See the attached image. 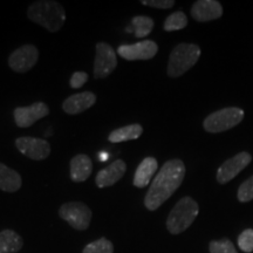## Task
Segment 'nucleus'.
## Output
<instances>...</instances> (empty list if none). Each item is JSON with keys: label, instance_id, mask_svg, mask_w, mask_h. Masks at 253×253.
<instances>
[{"label": "nucleus", "instance_id": "obj_3", "mask_svg": "<svg viewBox=\"0 0 253 253\" xmlns=\"http://www.w3.org/2000/svg\"><path fill=\"white\" fill-rule=\"evenodd\" d=\"M197 202L191 197H183L170 211L167 219V229L171 235H179L191 226L198 216Z\"/></svg>", "mask_w": 253, "mask_h": 253}, {"label": "nucleus", "instance_id": "obj_2", "mask_svg": "<svg viewBox=\"0 0 253 253\" xmlns=\"http://www.w3.org/2000/svg\"><path fill=\"white\" fill-rule=\"evenodd\" d=\"M27 17L52 33L61 30L66 21V12L61 4L54 0H38L27 8Z\"/></svg>", "mask_w": 253, "mask_h": 253}, {"label": "nucleus", "instance_id": "obj_22", "mask_svg": "<svg viewBox=\"0 0 253 253\" xmlns=\"http://www.w3.org/2000/svg\"><path fill=\"white\" fill-rule=\"evenodd\" d=\"M188 25V18L183 12L178 11L175 13L170 14L169 17L164 21V30L167 32H173V31H179L186 27Z\"/></svg>", "mask_w": 253, "mask_h": 253}, {"label": "nucleus", "instance_id": "obj_7", "mask_svg": "<svg viewBox=\"0 0 253 253\" xmlns=\"http://www.w3.org/2000/svg\"><path fill=\"white\" fill-rule=\"evenodd\" d=\"M118 66V56L112 46L106 42L96 43V54L94 61V78L96 80L108 78Z\"/></svg>", "mask_w": 253, "mask_h": 253}, {"label": "nucleus", "instance_id": "obj_28", "mask_svg": "<svg viewBox=\"0 0 253 253\" xmlns=\"http://www.w3.org/2000/svg\"><path fill=\"white\" fill-rule=\"evenodd\" d=\"M88 80V74L86 72H77L73 74L71 78V81H69V84H71L72 88L74 89H78V88H81L86 84Z\"/></svg>", "mask_w": 253, "mask_h": 253}, {"label": "nucleus", "instance_id": "obj_16", "mask_svg": "<svg viewBox=\"0 0 253 253\" xmlns=\"http://www.w3.org/2000/svg\"><path fill=\"white\" fill-rule=\"evenodd\" d=\"M93 171V163L86 154H79L71 161V178L73 182H84Z\"/></svg>", "mask_w": 253, "mask_h": 253}, {"label": "nucleus", "instance_id": "obj_25", "mask_svg": "<svg viewBox=\"0 0 253 253\" xmlns=\"http://www.w3.org/2000/svg\"><path fill=\"white\" fill-rule=\"evenodd\" d=\"M238 201L242 203H248L253 199V176L243 183L238 189Z\"/></svg>", "mask_w": 253, "mask_h": 253}, {"label": "nucleus", "instance_id": "obj_19", "mask_svg": "<svg viewBox=\"0 0 253 253\" xmlns=\"http://www.w3.org/2000/svg\"><path fill=\"white\" fill-rule=\"evenodd\" d=\"M24 240L13 230H2L0 232V253H17L23 249Z\"/></svg>", "mask_w": 253, "mask_h": 253}, {"label": "nucleus", "instance_id": "obj_24", "mask_svg": "<svg viewBox=\"0 0 253 253\" xmlns=\"http://www.w3.org/2000/svg\"><path fill=\"white\" fill-rule=\"evenodd\" d=\"M209 251L210 253H238L232 242L226 238L212 240L209 245Z\"/></svg>", "mask_w": 253, "mask_h": 253}, {"label": "nucleus", "instance_id": "obj_8", "mask_svg": "<svg viewBox=\"0 0 253 253\" xmlns=\"http://www.w3.org/2000/svg\"><path fill=\"white\" fill-rule=\"evenodd\" d=\"M39 50L34 45H24L8 56V66L15 73H27L37 65Z\"/></svg>", "mask_w": 253, "mask_h": 253}, {"label": "nucleus", "instance_id": "obj_10", "mask_svg": "<svg viewBox=\"0 0 253 253\" xmlns=\"http://www.w3.org/2000/svg\"><path fill=\"white\" fill-rule=\"evenodd\" d=\"M49 114V107L45 102H36L27 107H18L14 109L13 116L15 125L20 128L32 126L39 120Z\"/></svg>", "mask_w": 253, "mask_h": 253}, {"label": "nucleus", "instance_id": "obj_18", "mask_svg": "<svg viewBox=\"0 0 253 253\" xmlns=\"http://www.w3.org/2000/svg\"><path fill=\"white\" fill-rule=\"evenodd\" d=\"M21 176L6 164L0 163V190L5 192H15L21 188Z\"/></svg>", "mask_w": 253, "mask_h": 253}, {"label": "nucleus", "instance_id": "obj_20", "mask_svg": "<svg viewBox=\"0 0 253 253\" xmlns=\"http://www.w3.org/2000/svg\"><path fill=\"white\" fill-rule=\"evenodd\" d=\"M143 132V128L138 123L135 125H129L126 126H121V128L115 129L109 134L108 140L112 143H121V142L137 140L138 137Z\"/></svg>", "mask_w": 253, "mask_h": 253}, {"label": "nucleus", "instance_id": "obj_27", "mask_svg": "<svg viewBox=\"0 0 253 253\" xmlns=\"http://www.w3.org/2000/svg\"><path fill=\"white\" fill-rule=\"evenodd\" d=\"M141 4L144 6H149V7L167 9L171 8L175 5V1L173 0H142Z\"/></svg>", "mask_w": 253, "mask_h": 253}, {"label": "nucleus", "instance_id": "obj_12", "mask_svg": "<svg viewBox=\"0 0 253 253\" xmlns=\"http://www.w3.org/2000/svg\"><path fill=\"white\" fill-rule=\"evenodd\" d=\"M252 156L249 153H239L230 160H227L219 167L217 171V181L220 184H225L230 182L233 177H236L251 163Z\"/></svg>", "mask_w": 253, "mask_h": 253}, {"label": "nucleus", "instance_id": "obj_6", "mask_svg": "<svg viewBox=\"0 0 253 253\" xmlns=\"http://www.w3.org/2000/svg\"><path fill=\"white\" fill-rule=\"evenodd\" d=\"M91 214L90 209L82 202H68L59 209V216L78 231H84L89 227Z\"/></svg>", "mask_w": 253, "mask_h": 253}, {"label": "nucleus", "instance_id": "obj_17", "mask_svg": "<svg viewBox=\"0 0 253 253\" xmlns=\"http://www.w3.org/2000/svg\"><path fill=\"white\" fill-rule=\"evenodd\" d=\"M158 168V163L156 158L154 157H145L143 161L140 163V166L136 169L134 176V184L136 188H145L149 184L153 176L156 173Z\"/></svg>", "mask_w": 253, "mask_h": 253}, {"label": "nucleus", "instance_id": "obj_9", "mask_svg": "<svg viewBox=\"0 0 253 253\" xmlns=\"http://www.w3.org/2000/svg\"><path fill=\"white\" fill-rule=\"evenodd\" d=\"M15 147L25 156L33 161H42L49 156L50 144L42 138L19 137L15 140Z\"/></svg>", "mask_w": 253, "mask_h": 253}, {"label": "nucleus", "instance_id": "obj_1", "mask_svg": "<svg viewBox=\"0 0 253 253\" xmlns=\"http://www.w3.org/2000/svg\"><path fill=\"white\" fill-rule=\"evenodd\" d=\"M184 176L185 166L182 160L176 158L164 163L145 195V208L150 211L157 210L181 186Z\"/></svg>", "mask_w": 253, "mask_h": 253}, {"label": "nucleus", "instance_id": "obj_4", "mask_svg": "<svg viewBox=\"0 0 253 253\" xmlns=\"http://www.w3.org/2000/svg\"><path fill=\"white\" fill-rule=\"evenodd\" d=\"M201 56V48L195 43H179L172 49L168 62V75L178 78L194 67Z\"/></svg>", "mask_w": 253, "mask_h": 253}, {"label": "nucleus", "instance_id": "obj_14", "mask_svg": "<svg viewBox=\"0 0 253 253\" xmlns=\"http://www.w3.org/2000/svg\"><path fill=\"white\" fill-rule=\"evenodd\" d=\"M223 14V7L216 0H198L191 7V15L198 23L216 20Z\"/></svg>", "mask_w": 253, "mask_h": 253}, {"label": "nucleus", "instance_id": "obj_23", "mask_svg": "<svg viewBox=\"0 0 253 253\" xmlns=\"http://www.w3.org/2000/svg\"><path fill=\"white\" fill-rule=\"evenodd\" d=\"M82 253H114V246L110 240L100 238L88 244Z\"/></svg>", "mask_w": 253, "mask_h": 253}, {"label": "nucleus", "instance_id": "obj_13", "mask_svg": "<svg viewBox=\"0 0 253 253\" xmlns=\"http://www.w3.org/2000/svg\"><path fill=\"white\" fill-rule=\"evenodd\" d=\"M96 103V95L91 91H82V93L73 94L63 101L62 109L68 115H78L86 112L90 107Z\"/></svg>", "mask_w": 253, "mask_h": 253}, {"label": "nucleus", "instance_id": "obj_15", "mask_svg": "<svg viewBox=\"0 0 253 253\" xmlns=\"http://www.w3.org/2000/svg\"><path fill=\"white\" fill-rule=\"evenodd\" d=\"M126 171V164L125 161L118 160L104 169L100 170L95 178V183L99 188H107L118 183L125 176Z\"/></svg>", "mask_w": 253, "mask_h": 253}, {"label": "nucleus", "instance_id": "obj_26", "mask_svg": "<svg viewBox=\"0 0 253 253\" xmlns=\"http://www.w3.org/2000/svg\"><path fill=\"white\" fill-rule=\"evenodd\" d=\"M238 246L246 253L253 252V230H244L238 237Z\"/></svg>", "mask_w": 253, "mask_h": 253}, {"label": "nucleus", "instance_id": "obj_21", "mask_svg": "<svg viewBox=\"0 0 253 253\" xmlns=\"http://www.w3.org/2000/svg\"><path fill=\"white\" fill-rule=\"evenodd\" d=\"M131 26L134 28L136 38H144L149 36L154 28V20L150 17L137 15L131 20Z\"/></svg>", "mask_w": 253, "mask_h": 253}, {"label": "nucleus", "instance_id": "obj_5", "mask_svg": "<svg viewBox=\"0 0 253 253\" xmlns=\"http://www.w3.org/2000/svg\"><path fill=\"white\" fill-rule=\"evenodd\" d=\"M244 119V112L240 108L230 107L217 110L204 120V129L209 132H221L233 128Z\"/></svg>", "mask_w": 253, "mask_h": 253}, {"label": "nucleus", "instance_id": "obj_11", "mask_svg": "<svg viewBox=\"0 0 253 253\" xmlns=\"http://www.w3.org/2000/svg\"><path fill=\"white\" fill-rule=\"evenodd\" d=\"M158 52L157 43L153 40H144L132 45H122L119 47L118 53L128 61L153 59Z\"/></svg>", "mask_w": 253, "mask_h": 253}]
</instances>
